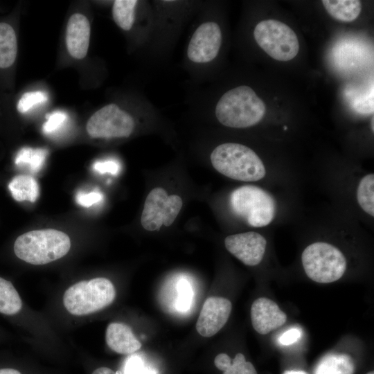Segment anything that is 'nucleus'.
Listing matches in <instances>:
<instances>
[{
	"label": "nucleus",
	"mask_w": 374,
	"mask_h": 374,
	"mask_svg": "<svg viewBox=\"0 0 374 374\" xmlns=\"http://www.w3.org/2000/svg\"><path fill=\"white\" fill-rule=\"evenodd\" d=\"M17 54V40L13 28L8 24L0 23V68L6 69L13 64Z\"/></svg>",
	"instance_id": "nucleus-19"
},
{
	"label": "nucleus",
	"mask_w": 374,
	"mask_h": 374,
	"mask_svg": "<svg viewBox=\"0 0 374 374\" xmlns=\"http://www.w3.org/2000/svg\"><path fill=\"white\" fill-rule=\"evenodd\" d=\"M306 275L320 283L335 282L345 273L346 260L343 253L334 245L317 242L308 245L301 255Z\"/></svg>",
	"instance_id": "nucleus-5"
},
{
	"label": "nucleus",
	"mask_w": 374,
	"mask_h": 374,
	"mask_svg": "<svg viewBox=\"0 0 374 374\" xmlns=\"http://www.w3.org/2000/svg\"><path fill=\"white\" fill-rule=\"evenodd\" d=\"M134 128L132 116L114 103L107 105L96 112L86 125L88 134L93 139L127 137Z\"/></svg>",
	"instance_id": "nucleus-8"
},
{
	"label": "nucleus",
	"mask_w": 374,
	"mask_h": 374,
	"mask_svg": "<svg viewBox=\"0 0 374 374\" xmlns=\"http://www.w3.org/2000/svg\"><path fill=\"white\" fill-rule=\"evenodd\" d=\"M183 202L177 195H168L161 187L153 188L145 201L141 217L142 226L147 231L171 225L181 209Z\"/></svg>",
	"instance_id": "nucleus-9"
},
{
	"label": "nucleus",
	"mask_w": 374,
	"mask_h": 374,
	"mask_svg": "<svg viewBox=\"0 0 374 374\" xmlns=\"http://www.w3.org/2000/svg\"><path fill=\"white\" fill-rule=\"evenodd\" d=\"M283 374H308L303 371H287Z\"/></svg>",
	"instance_id": "nucleus-34"
},
{
	"label": "nucleus",
	"mask_w": 374,
	"mask_h": 374,
	"mask_svg": "<svg viewBox=\"0 0 374 374\" xmlns=\"http://www.w3.org/2000/svg\"><path fill=\"white\" fill-rule=\"evenodd\" d=\"M0 374H21V373L20 371L15 368H0Z\"/></svg>",
	"instance_id": "nucleus-33"
},
{
	"label": "nucleus",
	"mask_w": 374,
	"mask_h": 374,
	"mask_svg": "<svg viewBox=\"0 0 374 374\" xmlns=\"http://www.w3.org/2000/svg\"><path fill=\"white\" fill-rule=\"evenodd\" d=\"M253 35L259 46L278 61L291 60L299 53L297 35L290 26L280 21H261L255 27Z\"/></svg>",
	"instance_id": "nucleus-7"
},
{
	"label": "nucleus",
	"mask_w": 374,
	"mask_h": 374,
	"mask_svg": "<svg viewBox=\"0 0 374 374\" xmlns=\"http://www.w3.org/2000/svg\"><path fill=\"white\" fill-rule=\"evenodd\" d=\"M224 245L232 255L244 265L255 266L261 262L264 256L267 241L258 233L249 231L227 236Z\"/></svg>",
	"instance_id": "nucleus-11"
},
{
	"label": "nucleus",
	"mask_w": 374,
	"mask_h": 374,
	"mask_svg": "<svg viewBox=\"0 0 374 374\" xmlns=\"http://www.w3.org/2000/svg\"><path fill=\"white\" fill-rule=\"evenodd\" d=\"M48 150L44 148H23L17 153L15 163L24 166L32 173L38 172L43 167Z\"/></svg>",
	"instance_id": "nucleus-22"
},
{
	"label": "nucleus",
	"mask_w": 374,
	"mask_h": 374,
	"mask_svg": "<svg viewBox=\"0 0 374 374\" xmlns=\"http://www.w3.org/2000/svg\"><path fill=\"white\" fill-rule=\"evenodd\" d=\"M222 44L219 25L208 21L201 24L190 38L187 49L188 58L196 63H205L217 55Z\"/></svg>",
	"instance_id": "nucleus-10"
},
{
	"label": "nucleus",
	"mask_w": 374,
	"mask_h": 374,
	"mask_svg": "<svg viewBox=\"0 0 374 374\" xmlns=\"http://www.w3.org/2000/svg\"><path fill=\"white\" fill-rule=\"evenodd\" d=\"M231 310L232 304L229 299L220 296L208 298L196 323L197 332L204 337L217 333L227 322Z\"/></svg>",
	"instance_id": "nucleus-12"
},
{
	"label": "nucleus",
	"mask_w": 374,
	"mask_h": 374,
	"mask_svg": "<svg viewBox=\"0 0 374 374\" xmlns=\"http://www.w3.org/2000/svg\"><path fill=\"white\" fill-rule=\"evenodd\" d=\"M321 2L331 17L342 22L355 20L362 11V3L358 0H323Z\"/></svg>",
	"instance_id": "nucleus-17"
},
{
	"label": "nucleus",
	"mask_w": 374,
	"mask_h": 374,
	"mask_svg": "<svg viewBox=\"0 0 374 374\" xmlns=\"http://www.w3.org/2000/svg\"><path fill=\"white\" fill-rule=\"evenodd\" d=\"M301 330L298 328H292L278 337V342L284 346L291 345L296 342L301 337Z\"/></svg>",
	"instance_id": "nucleus-30"
},
{
	"label": "nucleus",
	"mask_w": 374,
	"mask_h": 374,
	"mask_svg": "<svg viewBox=\"0 0 374 374\" xmlns=\"http://www.w3.org/2000/svg\"><path fill=\"white\" fill-rule=\"evenodd\" d=\"M48 100V95L42 91H28L24 93L19 100L17 109L19 112L24 114L34 106L44 103Z\"/></svg>",
	"instance_id": "nucleus-26"
},
{
	"label": "nucleus",
	"mask_w": 374,
	"mask_h": 374,
	"mask_svg": "<svg viewBox=\"0 0 374 374\" xmlns=\"http://www.w3.org/2000/svg\"><path fill=\"white\" fill-rule=\"evenodd\" d=\"M92 374H117L113 370L107 367H100L96 369Z\"/></svg>",
	"instance_id": "nucleus-32"
},
{
	"label": "nucleus",
	"mask_w": 374,
	"mask_h": 374,
	"mask_svg": "<svg viewBox=\"0 0 374 374\" xmlns=\"http://www.w3.org/2000/svg\"><path fill=\"white\" fill-rule=\"evenodd\" d=\"M373 121H374V120H373V118H372V120H371V121H372L371 128H372V131H373V130H374V127H373Z\"/></svg>",
	"instance_id": "nucleus-35"
},
{
	"label": "nucleus",
	"mask_w": 374,
	"mask_h": 374,
	"mask_svg": "<svg viewBox=\"0 0 374 374\" xmlns=\"http://www.w3.org/2000/svg\"><path fill=\"white\" fill-rule=\"evenodd\" d=\"M214 364L222 374H257L253 365L246 361L242 353L236 354L233 359L226 353L218 354L215 357Z\"/></svg>",
	"instance_id": "nucleus-20"
},
{
	"label": "nucleus",
	"mask_w": 374,
	"mask_h": 374,
	"mask_svg": "<svg viewBox=\"0 0 374 374\" xmlns=\"http://www.w3.org/2000/svg\"><path fill=\"white\" fill-rule=\"evenodd\" d=\"M22 308L21 299L12 283L0 277V313L12 316Z\"/></svg>",
	"instance_id": "nucleus-21"
},
{
	"label": "nucleus",
	"mask_w": 374,
	"mask_h": 374,
	"mask_svg": "<svg viewBox=\"0 0 374 374\" xmlns=\"http://www.w3.org/2000/svg\"><path fill=\"white\" fill-rule=\"evenodd\" d=\"M138 1L116 0L112 6V16L115 23L123 30H129L134 22L135 9Z\"/></svg>",
	"instance_id": "nucleus-23"
},
{
	"label": "nucleus",
	"mask_w": 374,
	"mask_h": 374,
	"mask_svg": "<svg viewBox=\"0 0 374 374\" xmlns=\"http://www.w3.org/2000/svg\"><path fill=\"white\" fill-rule=\"evenodd\" d=\"M129 370L130 374H154L152 371H149L142 365V362L139 359H134L130 362Z\"/></svg>",
	"instance_id": "nucleus-31"
},
{
	"label": "nucleus",
	"mask_w": 374,
	"mask_h": 374,
	"mask_svg": "<svg viewBox=\"0 0 374 374\" xmlns=\"http://www.w3.org/2000/svg\"><path fill=\"white\" fill-rule=\"evenodd\" d=\"M90 23L82 14L74 13L68 20L66 29V46L70 55L75 59L84 58L88 51L90 40Z\"/></svg>",
	"instance_id": "nucleus-14"
},
{
	"label": "nucleus",
	"mask_w": 374,
	"mask_h": 374,
	"mask_svg": "<svg viewBox=\"0 0 374 374\" xmlns=\"http://www.w3.org/2000/svg\"><path fill=\"white\" fill-rule=\"evenodd\" d=\"M8 189L17 202H35L39 194V185L30 175H19L14 177L8 184Z\"/></svg>",
	"instance_id": "nucleus-18"
},
{
	"label": "nucleus",
	"mask_w": 374,
	"mask_h": 374,
	"mask_svg": "<svg viewBox=\"0 0 374 374\" xmlns=\"http://www.w3.org/2000/svg\"><path fill=\"white\" fill-rule=\"evenodd\" d=\"M103 194L98 190L89 193L79 191L75 195V202L83 207H90L103 200Z\"/></svg>",
	"instance_id": "nucleus-28"
},
{
	"label": "nucleus",
	"mask_w": 374,
	"mask_h": 374,
	"mask_svg": "<svg viewBox=\"0 0 374 374\" xmlns=\"http://www.w3.org/2000/svg\"><path fill=\"white\" fill-rule=\"evenodd\" d=\"M210 159L217 171L232 179L256 181L266 174L265 166L257 154L240 143H225L217 146Z\"/></svg>",
	"instance_id": "nucleus-3"
},
{
	"label": "nucleus",
	"mask_w": 374,
	"mask_h": 374,
	"mask_svg": "<svg viewBox=\"0 0 374 374\" xmlns=\"http://www.w3.org/2000/svg\"><path fill=\"white\" fill-rule=\"evenodd\" d=\"M71 240L65 233L53 229L33 230L19 235L13 249L16 256L29 264L45 265L64 256Z\"/></svg>",
	"instance_id": "nucleus-2"
},
{
	"label": "nucleus",
	"mask_w": 374,
	"mask_h": 374,
	"mask_svg": "<svg viewBox=\"0 0 374 374\" xmlns=\"http://www.w3.org/2000/svg\"><path fill=\"white\" fill-rule=\"evenodd\" d=\"M230 204L233 211L253 227H262L273 220L276 202L273 197L255 186H242L231 194Z\"/></svg>",
	"instance_id": "nucleus-6"
},
{
	"label": "nucleus",
	"mask_w": 374,
	"mask_h": 374,
	"mask_svg": "<svg viewBox=\"0 0 374 374\" xmlns=\"http://www.w3.org/2000/svg\"><path fill=\"white\" fill-rule=\"evenodd\" d=\"M250 314L253 329L261 335L268 334L287 321L286 314L277 303L265 297L258 298L253 302Z\"/></svg>",
	"instance_id": "nucleus-13"
},
{
	"label": "nucleus",
	"mask_w": 374,
	"mask_h": 374,
	"mask_svg": "<svg viewBox=\"0 0 374 374\" xmlns=\"http://www.w3.org/2000/svg\"><path fill=\"white\" fill-rule=\"evenodd\" d=\"M366 374H374V373H373V371H370V372H368V373H366Z\"/></svg>",
	"instance_id": "nucleus-36"
},
{
	"label": "nucleus",
	"mask_w": 374,
	"mask_h": 374,
	"mask_svg": "<svg viewBox=\"0 0 374 374\" xmlns=\"http://www.w3.org/2000/svg\"><path fill=\"white\" fill-rule=\"evenodd\" d=\"M355 370V362L350 355L332 353L319 361L314 374H354Z\"/></svg>",
	"instance_id": "nucleus-16"
},
{
	"label": "nucleus",
	"mask_w": 374,
	"mask_h": 374,
	"mask_svg": "<svg viewBox=\"0 0 374 374\" xmlns=\"http://www.w3.org/2000/svg\"><path fill=\"white\" fill-rule=\"evenodd\" d=\"M105 340L109 348L123 355L132 354L141 347L130 327L123 323H109L106 329Z\"/></svg>",
	"instance_id": "nucleus-15"
},
{
	"label": "nucleus",
	"mask_w": 374,
	"mask_h": 374,
	"mask_svg": "<svg viewBox=\"0 0 374 374\" xmlns=\"http://www.w3.org/2000/svg\"><path fill=\"white\" fill-rule=\"evenodd\" d=\"M266 112L264 102L249 86L241 85L229 90L220 98L215 116L224 126L245 128L259 123Z\"/></svg>",
	"instance_id": "nucleus-1"
},
{
	"label": "nucleus",
	"mask_w": 374,
	"mask_h": 374,
	"mask_svg": "<svg viewBox=\"0 0 374 374\" xmlns=\"http://www.w3.org/2000/svg\"><path fill=\"white\" fill-rule=\"evenodd\" d=\"M357 199L360 207L368 215H374V175H365L357 189Z\"/></svg>",
	"instance_id": "nucleus-24"
},
{
	"label": "nucleus",
	"mask_w": 374,
	"mask_h": 374,
	"mask_svg": "<svg viewBox=\"0 0 374 374\" xmlns=\"http://www.w3.org/2000/svg\"><path fill=\"white\" fill-rule=\"evenodd\" d=\"M93 170L100 173H110L112 175H116L120 170L119 164L115 161L107 160L104 161H96L93 165Z\"/></svg>",
	"instance_id": "nucleus-29"
},
{
	"label": "nucleus",
	"mask_w": 374,
	"mask_h": 374,
	"mask_svg": "<svg viewBox=\"0 0 374 374\" xmlns=\"http://www.w3.org/2000/svg\"><path fill=\"white\" fill-rule=\"evenodd\" d=\"M66 120V113L62 111L54 112L47 116L46 121L42 126V131L46 134L56 132L64 125Z\"/></svg>",
	"instance_id": "nucleus-27"
},
{
	"label": "nucleus",
	"mask_w": 374,
	"mask_h": 374,
	"mask_svg": "<svg viewBox=\"0 0 374 374\" xmlns=\"http://www.w3.org/2000/svg\"><path fill=\"white\" fill-rule=\"evenodd\" d=\"M177 295L175 308L180 312H186L191 307L193 292L190 283L182 278L177 283Z\"/></svg>",
	"instance_id": "nucleus-25"
},
{
	"label": "nucleus",
	"mask_w": 374,
	"mask_h": 374,
	"mask_svg": "<svg viewBox=\"0 0 374 374\" xmlns=\"http://www.w3.org/2000/svg\"><path fill=\"white\" fill-rule=\"evenodd\" d=\"M116 297L113 283L103 277L79 281L68 287L63 295L65 309L75 316L98 312L109 305Z\"/></svg>",
	"instance_id": "nucleus-4"
}]
</instances>
